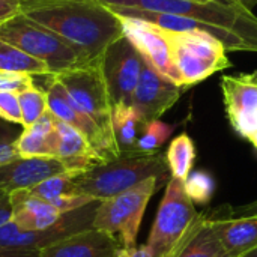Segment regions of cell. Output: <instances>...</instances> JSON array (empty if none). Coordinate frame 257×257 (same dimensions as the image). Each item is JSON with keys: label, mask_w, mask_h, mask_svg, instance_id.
Masks as SVG:
<instances>
[{"label": "cell", "mask_w": 257, "mask_h": 257, "mask_svg": "<svg viewBox=\"0 0 257 257\" xmlns=\"http://www.w3.org/2000/svg\"><path fill=\"white\" fill-rule=\"evenodd\" d=\"M117 15L140 18L158 27L203 30L227 51L257 53V17L235 0H98Z\"/></svg>", "instance_id": "obj_1"}, {"label": "cell", "mask_w": 257, "mask_h": 257, "mask_svg": "<svg viewBox=\"0 0 257 257\" xmlns=\"http://www.w3.org/2000/svg\"><path fill=\"white\" fill-rule=\"evenodd\" d=\"M23 14L59 35L87 63L101 60L123 36L119 15L98 0H62Z\"/></svg>", "instance_id": "obj_2"}, {"label": "cell", "mask_w": 257, "mask_h": 257, "mask_svg": "<svg viewBox=\"0 0 257 257\" xmlns=\"http://www.w3.org/2000/svg\"><path fill=\"white\" fill-rule=\"evenodd\" d=\"M149 178H160L166 184L172 179L164 152H120L119 157L104 161L72 179L77 194L101 202Z\"/></svg>", "instance_id": "obj_3"}, {"label": "cell", "mask_w": 257, "mask_h": 257, "mask_svg": "<svg viewBox=\"0 0 257 257\" xmlns=\"http://www.w3.org/2000/svg\"><path fill=\"white\" fill-rule=\"evenodd\" d=\"M0 39L42 62L48 68L50 75L89 65L86 59L59 35L30 20L23 12L0 24Z\"/></svg>", "instance_id": "obj_4"}, {"label": "cell", "mask_w": 257, "mask_h": 257, "mask_svg": "<svg viewBox=\"0 0 257 257\" xmlns=\"http://www.w3.org/2000/svg\"><path fill=\"white\" fill-rule=\"evenodd\" d=\"M203 212H197L185 193L184 182L172 178L166 185L145 247L154 257H175L194 232Z\"/></svg>", "instance_id": "obj_5"}, {"label": "cell", "mask_w": 257, "mask_h": 257, "mask_svg": "<svg viewBox=\"0 0 257 257\" xmlns=\"http://www.w3.org/2000/svg\"><path fill=\"white\" fill-rule=\"evenodd\" d=\"M166 185L160 178H149L114 197L101 200L93 217V227L117 236L125 250L137 247L146 206L151 197Z\"/></svg>", "instance_id": "obj_6"}, {"label": "cell", "mask_w": 257, "mask_h": 257, "mask_svg": "<svg viewBox=\"0 0 257 257\" xmlns=\"http://www.w3.org/2000/svg\"><path fill=\"white\" fill-rule=\"evenodd\" d=\"M53 77L63 86L72 102L89 117H92L105 136L116 142L111 126L113 102L102 72L101 60Z\"/></svg>", "instance_id": "obj_7"}, {"label": "cell", "mask_w": 257, "mask_h": 257, "mask_svg": "<svg viewBox=\"0 0 257 257\" xmlns=\"http://www.w3.org/2000/svg\"><path fill=\"white\" fill-rule=\"evenodd\" d=\"M98 205L99 202L93 200L78 209L65 212L53 226L42 230H20L15 223L9 221L0 226V250L41 251L74 233L87 230L93 227V217Z\"/></svg>", "instance_id": "obj_8"}, {"label": "cell", "mask_w": 257, "mask_h": 257, "mask_svg": "<svg viewBox=\"0 0 257 257\" xmlns=\"http://www.w3.org/2000/svg\"><path fill=\"white\" fill-rule=\"evenodd\" d=\"M145 63L139 50L125 35L107 48L101 66L113 105H131Z\"/></svg>", "instance_id": "obj_9"}, {"label": "cell", "mask_w": 257, "mask_h": 257, "mask_svg": "<svg viewBox=\"0 0 257 257\" xmlns=\"http://www.w3.org/2000/svg\"><path fill=\"white\" fill-rule=\"evenodd\" d=\"M119 18L122 21L123 35L134 44L145 62L169 81L184 87L181 75L175 66L173 45L169 30L140 18L123 15H119Z\"/></svg>", "instance_id": "obj_10"}, {"label": "cell", "mask_w": 257, "mask_h": 257, "mask_svg": "<svg viewBox=\"0 0 257 257\" xmlns=\"http://www.w3.org/2000/svg\"><path fill=\"white\" fill-rule=\"evenodd\" d=\"M48 77L47 84V99H48V110L50 113L60 122H65L81 133L92 148L102 157L104 161L113 160L120 155L117 143L104 134V131L95 123L92 117H89L84 111H81L65 92L63 86L53 77Z\"/></svg>", "instance_id": "obj_11"}, {"label": "cell", "mask_w": 257, "mask_h": 257, "mask_svg": "<svg viewBox=\"0 0 257 257\" xmlns=\"http://www.w3.org/2000/svg\"><path fill=\"white\" fill-rule=\"evenodd\" d=\"M221 90L232 128L250 140L257 133V72L223 75Z\"/></svg>", "instance_id": "obj_12"}, {"label": "cell", "mask_w": 257, "mask_h": 257, "mask_svg": "<svg viewBox=\"0 0 257 257\" xmlns=\"http://www.w3.org/2000/svg\"><path fill=\"white\" fill-rule=\"evenodd\" d=\"M184 89L185 87L176 86L145 63L142 77L133 93L131 105L140 114L143 122L148 123L160 119L167 110H170L181 98Z\"/></svg>", "instance_id": "obj_13"}, {"label": "cell", "mask_w": 257, "mask_h": 257, "mask_svg": "<svg viewBox=\"0 0 257 257\" xmlns=\"http://www.w3.org/2000/svg\"><path fill=\"white\" fill-rule=\"evenodd\" d=\"M68 173L60 160L53 157H17L0 164V193L32 190L48 178Z\"/></svg>", "instance_id": "obj_14"}, {"label": "cell", "mask_w": 257, "mask_h": 257, "mask_svg": "<svg viewBox=\"0 0 257 257\" xmlns=\"http://www.w3.org/2000/svg\"><path fill=\"white\" fill-rule=\"evenodd\" d=\"M123 253L117 236L90 227L42 248L38 257H120Z\"/></svg>", "instance_id": "obj_15"}, {"label": "cell", "mask_w": 257, "mask_h": 257, "mask_svg": "<svg viewBox=\"0 0 257 257\" xmlns=\"http://www.w3.org/2000/svg\"><path fill=\"white\" fill-rule=\"evenodd\" d=\"M54 158L60 160L72 176L81 175L104 163L102 157L92 148L81 133L57 119L54 131Z\"/></svg>", "instance_id": "obj_16"}, {"label": "cell", "mask_w": 257, "mask_h": 257, "mask_svg": "<svg viewBox=\"0 0 257 257\" xmlns=\"http://www.w3.org/2000/svg\"><path fill=\"white\" fill-rule=\"evenodd\" d=\"M211 224L229 257H239L257 247V215L212 217Z\"/></svg>", "instance_id": "obj_17"}, {"label": "cell", "mask_w": 257, "mask_h": 257, "mask_svg": "<svg viewBox=\"0 0 257 257\" xmlns=\"http://www.w3.org/2000/svg\"><path fill=\"white\" fill-rule=\"evenodd\" d=\"M12 205V223L20 230H42L53 226L60 212L50 203L32 196L27 190H18L9 194Z\"/></svg>", "instance_id": "obj_18"}, {"label": "cell", "mask_w": 257, "mask_h": 257, "mask_svg": "<svg viewBox=\"0 0 257 257\" xmlns=\"http://www.w3.org/2000/svg\"><path fill=\"white\" fill-rule=\"evenodd\" d=\"M54 131L56 117L50 110L33 125L23 126V131L15 140V151L18 157H53L54 158Z\"/></svg>", "instance_id": "obj_19"}, {"label": "cell", "mask_w": 257, "mask_h": 257, "mask_svg": "<svg viewBox=\"0 0 257 257\" xmlns=\"http://www.w3.org/2000/svg\"><path fill=\"white\" fill-rule=\"evenodd\" d=\"M211 218L209 212H203L197 227L175 257H229L212 229Z\"/></svg>", "instance_id": "obj_20"}, {"label": "cell", "mask_w": 257, "mask_h": 257, "mask_svg": "<svg viewBox=\"0 0 257 257\" xmlns=\"http://www.w3.org/2000/svg\"><path fill=\"white\" fill-rule=\"evenodd\" d=\"M145 122L133 105H113L111 126L120 152L136 151Z\"/></svg>", "instance_id": "obj_21"}, {"label": "cell", "mask_w": 257, "mask_h": 257, "mask_svg": "<svg viewBox=\"0 0 257 257\" xmlns=\"http://www.w3.org/2000/svg\"><path fill=\"white\" fill-rule=\"evenodd\" d=\"M170 36V35H169ZM172 41V39H170ZM173 45V60H175V66L181 75L182 80V86L187 89L188 86L197 84L203 80H206L208 77H211L212 74L223 71V68L214 62L205 60L202 57H197L188 51H185L184 48Z\"/></svg>", "instance_id": "obj_22"}, {"label": "cell", "mask_w": 257, "mask_h": 257, "mask_svg": "<svg viewBox=\"0 0 257 257\" xmlns=\"http://www.w3.org/2000/svg\"><path fill=\"white\" fill-rule=\"evenodd\" d=\"M166 160L172 178L184 182L191 173L193 164L196 161V146L187 133L179 134L170 142L166 152Z\"/></svg>", "instance_id": "obj_23"}, {"label": "cell", "mask_w": 257, "mask_h": 257, "mask_svg": "<svg viewBox=\"0 0 257 257\" xmlns=\"http://www.w3.org/2000/svg\"><path fill=\"white\" fill-rule=\"evenodd\" d=\"M0 71H9V72H21V74H30V75H50L48 68L33 59L32 56L26 54L15 45L0 39Z\"/></svg>", "instance_id": "obj_24"}, {"label": "cell", "mask_w": 257, "mask_h": 257, "mask_svg": "<svg viewBox=\"0 0 257 257\" xmlns=\"http://www.w3.org/2000/svg\"><path fill=\"white\" fill-rule=\"evenodd\" d=\"M74 176L69 173L65 175H57L53 178L45 179L44 182H41L39 185H36L32 190H27L32 196L53 205L56 200L62 199V197H68V196H80L75 191L74 187Z\"/></svg>", "instance_id": "obj_25"}, {"label": "cell", "mask_w": 257, "mask_h": 257, "mask_svg": "<svg viewBox=\"0 0 257 257\" xmlns=\"http://www.w3.org/2000/svg\"><path fill=\"white\" fill-rule=\"evenodd\" d=\"M18 99H20V107H21V114H23V126L33 125L48 111L47 92L39 89L35 84L20 92Z\"/></svg>", "instance_id": "obj_26"}, {"label": "cell", "mask_w": 257, "mask_h": 257, "mask_svg": "<svg viewBox=\"0 0 257 257\" xmlns=\"http://www.w3.org/2000/svg\"><path fill=\"white\" fill-rule=\"evenodd\" d=\"M173 130H175L173 125L166 123L161 119L148 122L137 140L136 151L146 152V154L158 152L160 148H163V145L170 139V136L173 134Z\"/></svg>", "instance_id": "obj_27"}, {"label": "cell", "mask_w": 257, "mask_h": 257, "mask_svg": "<svg viewBox=\"0 0 257 257\" xmlns=\"http://www.w3.org/2000/svg\"><path fill=\"white\" fill-rule=\"evenodd\" d=\"M184 188L190 200L196 205H205L208 203L215 191V181L214 178L203 172L196 170L188 175V178L184 181Z\"/></svg>", "instance_id": "obj_28"}, {"label": "cell", "mask_w": 257, "mask_h": 257, "mask_svg": "<svg viewBox=\"0 0 257 257\" xmlns=\"http://www.w3.org/2000/svg\"><path fill=\"white\" fill-rule=\"evenodd\" d=\"M0 119H3L8 123H15L23 126V114H21L18 93L0 92Z\"/></svg>", "instance_id": "obj_29"}, {"label": "cell", "mask_w": 257, "mask_h": 257, "mask_svg": "<svg viewBox=\"0 0 257 257\" xmlns=\"http://www.w3.org/2000/svg\"><path fill=\"white\" fill-rule=\"evenodd\" d=\"M33 75L21 72L0 71V92H15L20 93L27 87L33 86Z\"/></svg>", "instance_id": "obj_30"}, {"label": "cell", "mask_w": 257, "mask_h": 257, "mask_svg": "<svg viewBox=\"0 0 257 257\" xmlns=\"http://www.w3.org/2000/svg\"><path fill=\"white\" fill-rule=\"evenodd\" d=\"M18 134L8 125L0 123V164L17 158L15 140Z\"/></svg>", "instance_id": "obj_31"}, {"label": "cell", "mask_w": 257, "mask_h": 257, "mask_svg": "<svg viewBox=\"0 0 257 257\" xmlns=\"http://www.w3.org/2000/svg\"><path fill=\"white\" fill-rule=\"evenodd\" d=\"M20 12V0H0V24Z\"/></svg>", "instance_id": "obj_32"}, {"label": "cell", "mask_w": 257, "mask_h": 257, "mask_svg": "<svg viewBox=\"0 0 257 257\" xmlns=\"http://www.w3.org/2000/svg\"><path fill=\"white\" fill-rule=\"evenodd\" d=\"M229 217H244V215H257V199L247 203V205H241L236 208H232L227 211Z\"/></svg>", "instance_id": "obj_33"}, {"label": "cell", "mask_w": 257, "mask_h": 257, "mask_svg": "<svg viewBox=\"0 0 257 257\" xmlns=\"http://www.w3.org/2000/svg\"><path fill=\"white\" fill-rule=\"evenodd\" d=\"M12 220V205L9 200V194L0 196V226L9 223Z\"/></svg>", "instance_id": "obj_34"}, {"label": "cell", "mask_w": 257, "mask_h": 257, "mask_svg": "<svg viewBox=\"0 0 257 257\" xmlns=\"http://www.w3.org/2000/svg\"><path fill=\"white\" fill-rule=\"evenodd\" d=\"M57 2H62V0H20V6H21V12H27V11L36 9V8L57 3Z\"/></svg>", "instance_id": "obj_35"}, {"label": "cell", "mask_w": 257, "mask_h": 257, "mask_svg": "<svg viewBox=\"0 0 257 257\" xmlns=\"http://www.w3.org/2000/svg\"><path fill=\"white\" fill-rule=\"evenodd\" d=\"M39 251H24V250H0V257H38Z\"/></svg>", "instance_id": "obj_36"}, {"label": "cell", "mask_w": 257, "mask_h": 257, "mask_svg": "<svg viewBox=\"0 0 257 257\" xmlns=\"http://www.w3.org/2000/svg\"><path fill=\"white\" fill-rule=\"evenodd\" d=\"M122 257H154V256L149 253V250H148L145 245H142V247H134V248H131V250H125V253H123V256Z\"/></svg>", "instance_id": "obj_37"}, {"label": "cell", "mask_w": 257, "mask_h": 257, "mask_svg": "<svg viewBox=\"0 0 257 257\" xmlns=\"http://www.w3.org/2000/svg\"><path fill=\"white\" fill-rule=\"evenodd\" d=\"M235 2L239 3V5H242V6H245L247 9H251L253 6L257 5V0H235Z\"/></svg>", "instance_id": "obj_38"}, {"label": "cell", "mask_w": 257, "mask_h": 257, "mask_svg": "<svg viewBox=\"0 0 257 257\" xmlns=\"http://www.w3.org/2000/svg\"><path fill=\"white\" fill-rule=\"evenodd\" d=\"M239 257H257V247L254 248H251L250 251H247V253H244V254H241Z\"/></svg>", "instance_id": "obj_39"}, {"label": "cell", "mask_w": 257, "mask_h": 257, "mask_svg": "<svg viewBox=\"0 0 257 257\" xmlns=\"http://www.w3.org/2000/svg\"><path fill=\"white\" fill-rule=\"evenodd\" d=\"M250 142L253 143V146H254V148L257 149V133L254 134V136H253V137H251V139H250Z\"/></svg>", "instance_id": "obj_40"}, {"label": "cell", "mask_w": 257, "mask_h": 257, "mask_svg": "<svg viewBox=\"0 0 257 257\" xmlns=\"http://www.w3.org/2000/svg\"><path fill=\"white\" fill-rule=\"evenodd\" d=\"M0 196H2V193H0Z\"/></svg>", "instance_id": "obj_41"}, {"label": "cell", "mask_w": 257, "mask_h": 257, "mask_svg": "<svg viewBox=\"0 0 257 257\" xmlns=\"http://www.w3.org/2000/svg\"><path fill=\"white\" fill-rule=\"evenodd\" d=\"M122 256H123V254H122ZM122 256H120V257H122Z\"/></svg>", "instance_id": "obj_42"}]
</instances>
